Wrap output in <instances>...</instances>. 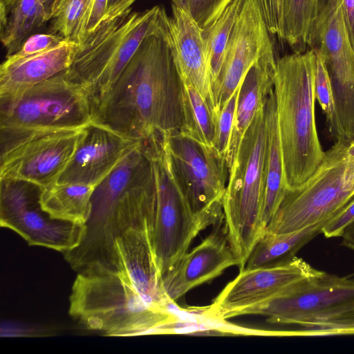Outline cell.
Returning a JSON list of instances; mask_svg holds the SVG:
<instances>
[{
    "instance_id": "1",
    "label": "cell",
    "mask_w": 354,
    "mask_h": 354,
    "mask_svg": "<svg viewBox=\"0 0 354 354\" xmlns=\"http://www.w3.org/2000/svg\"><path fill=\"white\" fill-rule=\"evenodd\" d=\"M183 88L166 31L151 35L97 109L93 120L141 140L158 132L180 131Z\"/></svg>"
},
{
    "instance_id": "2",
    "label": "cell",
    "mask_w": 354,
    "mask_h": 354,
    "mask_svg": "<svg viewBox=\"0 0 354 354\" xmlns=\"http://www.w3.org/2000/svg\"><path fill=\"white\" fill-rule=\"evenodd\" d=\"M315 66L311 49L277 60L274 91L288 190L301 187L325 155L315 121Z\"/></svg>"
},
{
    "instance_id": "3",
    "label": "cell",
    "mask_w": 354,
    "mask_h": 354,
    "mask_svg": "<svg viewBox=\"0 0 354 354\" xmlns=\"http://www.w3.org/2000/svg\"><path fill=\"white\" fill-rule=\"evenodd\" d=\"M153 178L127 190L104 227L111 243V266L153 308L171 311L153 243L156 193Z\"/></svg>"
},
{
    "instance_id": "4",
    "label": "cell",
    "mask_w": 354,
    "mask_h": 354,
    "mask_svg": "<svg viewBox=\"0 0 354 354\" xmlns=\"http://www.w3.org/2000/svg\"><path fill=\"white\" fill-rule=\"evenodd\" d=\"M69 301L71 316L109 336L160 330L179 320L171 311L151 306L115 269L99 262L77 274Z\"/></svg>"
},
{
    "instance_id": "5",
    "label": "cell",
    "mask_w": 354,
    "mask_h": 354,
    "mask_svg": "<svg viewBox=\"0 0 354 354\" xmlns=\"http://www.w3.org/2000/svg\"><path fill=\"white\" fill-rule=\"evenodd\" d=\"M167 17L160 6L140 12L131 9L101 22L77 46L71 66L64 73L86 92L94 113L142 41L166 31Z\"/></svg>"
},
{
    "instance_id": "6",
    "label": "cell",
    "mask_w": 354,
    "mask_h": 354,
    "mask_svg": "<svg viewBox=\"0 0 354 354\" xmlns=\"http://www.w3.org/2000/svg\"><path fill=\"white\" fill-rule=\"evenodd\" d=\"M264 99L242 138L223 197L227 237L240 271L266 231L268 123Z\"/></svg>"
},
{
    "instance_id": "7",
    "label": "cell",
    "mask_w": 354,
    "mask_h": 354,
    "mask_svg": "<svg viewBox=\"0 0 354 354\" xmlns=\"http://www.w3.org/2000/svg\"><path fill=\"white\" fill-rule=\"evenodd\" d=\"M348 142H335L313 175L288 190L265 233L294 232L338 215L354 197V161L346 156Z\"/></svg>"
},
{
    "instance_id": "8",
    "label": "cell",
    "mask_w": 354,
    "mask_h": 354,
    "mask_svg": "<svg viewBox=\"0 0 354 354\" xmlns=\"http://www.w3.org/2000/svg\"><path fill=\"white\" fill-rule=\"evenodd\" d=\"M167 133H155L145 141L153 172V243L162 277L187 253L198 234L207 227L192 212L178 178L169 151Z\"/></svg>"
},
{
    "instance_id": "9",
    "label": "cell",
    "mask_w": 354,
    "mask_h": 354,
    "mask_svg": "<svg viewBox=\"0 0 354 354\" xmlns=\"http://www.w3.org/2000/svg\"><path fill=\"white\" fill-rule=\"evenodd\" d=\"M93 118L88 94L64 71L0 105V136L82 129Z\"/></svg>"
},
{
    "instance_id": "10",
    "label": "cell",
    "mask_w": 354,
    "mask_h": 354,
    "mask_svg": "<svg viewBox=\"0 0 354 354\" xmlns=\"http://www.w3.org/2000/svg\"><path fill=\"white\" fill-rule=\"evenodd\" d=\"M246 315H261L270 323L299 326L353 317L354 279L320 271L292 283Z\"/></svg>"
},
{
    "instance_id": "11",
    "label": "cell",
    "mask_w": 354,
    "mask_h": 354,
    "mask_svg": "<svg viewBox=\"0 0 354 354\" xmlns=\"http://www.w3.org/2000/svg\"><path fill=\"white\" fill-rule=\"evenodd\" d=\"M86 127L0 136V180L27 181L41 189L58 183Z\"/></svg>"
},
{
    "instance_id": "12",
    "label": "cell",
    "mask_w": 354,
    "mask_h": 354,
    "mask_svg": "<svg viewBox=\"0 0 354 354\" xmlns=\"http://www.w3.org/2000/svg\"><path fill=\"white\" fill-rule=\"evenodd\" d=\"M172 163L194 214L208 227L224 216L229 178L225 156L181 131L167 133Z\"/></svg>"
},
{
    "instance_id": "13",
    "label": "cell",
    "mask_w": 354,
    "mask_h": 354,
    "mask_svg": "<svg viewBox=\"0 0 354 354\" xmlns=\"http://www.w3.org/2000/svg\"><path fill=\"white\" fill-rule=\"evenodd\" d=\"M41 189L24 180H0V223L22 236L29 245L59 252L80 247L87 226L53 219L39 203Z\"/></svg>"
},
{
    "instance_id": "14",
    "label": "cell",
    "mask_w": 354,
    "mask_h": 354,
    "mask_svg": "<svg viewBox=\"0 0 354 354\" xmlns=\"http://www.w3.org/2000/svg\"><path fill=\"white\" fill-rule=\"evenodd\" d=\"M318 51L330 76L335 109H354V50L341 0H317L307 38V48Z\"/></svg>"
},
{
    "instance_id": "15",
    "label": "cell",
    "mask_w": 354,
    "mask_h": 354,
    "mask_svg": "<svg viewBox=\"0 0 354 354\" xmlns=\"http://www.w3.org/2000/svg\"><path fill=\"white\" fill-rule=\"evenodd\" d=\"M270 35L258 1L245 0L230 35L220 71L212 82L216 116L253 64L274 50Z\"/></svg>"
},
{
    "instance_id": "16",
    "label": "cell",
    "mask_w": 354,
    "mask_h": 354,
    "mask_svg": "<svg viewBox=\"0 0 354 354\" xmlns=\"http://www.w3.org/2000/svg\"><path fill=\"white\" fill-rule=\"evenodd\" d=\"M319 272L295 256L274 267L244 269L226 285L205 312L220 320L246 315L292 283Z\"/></svg>"
},
{
    "instance_id": "17",
    "label": "cell",
    "mask_w": 354,
    "mask_h": 354,
    "mask_svg": "<svg viewBox=\"0 0 354 354\" xmlns=\"http://www.w3.org/2000/svg\"><path fill=\"white\" fill-rule=\"evenodd\" d=\"M58 183L96 186L144 140L93 120Z\"/></svg>"
},
{
    "instance_id": "18",
    "label": "cell",
    "mask_w": 354,
    "mask_h": 354,
    "mask_svg": "<svg viewBox=\"0 0 354 354\" xmlns=\"http://www.w3.org/2000/svg\"><path fill=\"white\" fill-rule=\"evenodd\" d=\"M224 216L216 222L214 231L190 252L185 253L165 275L166 293L174 301L194 288L220 276L239 262L230 245Z\"/></svg>"
},
{
    "instance_id": "19",
    "label": "cell",
    "mask_w": 354,
    "mask_h": 354,
    "mask_svg": "<svg viewBox=\"0 0 354 354\" xmlns=\"http://www.w3.org/2000/svg\"><path fill=\"white\" fill-rule=\"evenodd\" d=\"M166 38L182 80L196 88L214 112L211 71L203 30L185 7L171 4Z\"/></svg>"
},
{
    "instance_id": "20",
    "label": "cell",
    "mask_w": 354,
    "mask_h": 354,
    "mask_svg": "<svg viewBox=\"0 0 354 354\" xmlns=\"http://www.w3.org/2000/svg\"><path fill=\"white\" fill-rule=\"evenodd\" d=\"M77 48L66 40L46 51L11 59L0 67V105L10 103L30 88L70 68Z\"/></svg>"
},
{
    "instance_id": "21",
    "label": "cell",
    "mask_w": 354,
    "mask_h": 354,
    "mask_svg": "<svg viewBox=\"0 0 354 354\" xmlns=\"http://www.w3.org/2000/svg\"><path fill=\"white\" fill-rule=\"evenodd\" d=\"M277 60L274 50L266 53L253 64L240 84L226 156L229 173L247 129L265 96L274 87Z\"/></svg>"
},
{
    "instance_id": "22",
    "label": "cell",
    "mask_w": 354,
    "mask_h": 354,
    "mask_svg": "<svg viewBox=\"0 0 354 354\" xmlns=\"http://www.w3.org/2000/svg\"><path fill=\"white\" fill-rule=\"evenodd\" d=\"M153 174L144 141L95 186L92 198V212L88 224H103L110 219L122 195Z\"/></svg>"
},
{
    "instance_id": "23",
    "label": "cell",
    "mask_w": 354,
    "mask_h": 354,
    "mask_svg": "<svg viewBox=\"0 0 354 354\" xmlns=\"http://www.w3.org/2000/svg\"><path fill=\"white\" fill-rule=\"evenodd\" d=\"M264 100L268 123V149L263 223L266 229L288 189L285 183L274 87L267 93Z\"/></svg>"
},
{
    "instance_id": "24",
    "label": "cell",
    "mask_w": 354,
    "mask_h": 354,
    "mask_svg": "<svg viewBox=\"0 0 354 354\" xmlns=\"http://www.w3.org/2000/svg\"><path fill=\"white\" fill-rule=\"evenodd\" d=\"M95 186L59 183L41 189L39 203L52 218L87 226L92 212L91 198Z\"/></svg>"
},
{
    "instance_id": "25",
    "label": "cell",
    "mask_w": 354,
    "mask_h": 354,
    "mask_svg": "<svg viewBox=\"0 0 354 354\" xmlns=\"http://www.w3.org/2000/svg\"><path fill=\"white\" fill-rule=\"evenodd\" d=\"M332 219L291 233H265L252 251L244 269L270 268L287 262L304 244L321 233L322 228Z\"/></svg>"
},
{
    "instance_id": "26",
    "label": "cell",
    "mask_w": 354,
    "mask_h": 354,
    "mask_svg": "<svg viewBox=\"0 0 354 354\" xmlns=\"http://www.w3.org/2000/svg\"><path fill=\"white\" fill-rule=\"evenodd\" d=\"M5 28L0 31L6 57L15 53L31 33L50 21L42 0H17L10 8Z\"/></svg>"
},
{
    "instance_id": "27",
    "label": "cell",
    "mask_w": 354,
    "mask_h": 354,
    "mask_svg": "<svg viewBox=\"0 0 354 354\" xmlns=\"http://www.w3.org/2000/svg\"><path fill=\"white\" fill-rule=\"evenodd\" d=\"M183 125L181 131L197 141L213 147L216 116L198 90L183 81Z\"/></svg>"
},
{
    "instance_id": "28",
    "label": "cell",
    "mask_w": 354,
    "mask_h": 354,
    "mask_svg": "<svg viewBox=\"0 0 354 354\" xmlns=\"http://www.w3.org/2000/svg\"><path fill=\"white\" fill-rule=\"evenodd\" d=\"M93 0H54L50 32L79 46L85 37L87 19Z\"/></svg>"
},
{
    "instance_id": "29",
    "label": "cell",
    "mask_w": 354,
    "mask_h": 354,
    "mask_svg": "<svg viewBox=\"0 0 354 354\" xmlns=\"http://www.w3.org/2000/svg\"><path fill=\"white\" fill-rule=\"evenodd\" d=\"M244 2L245 0H232L217 20L206 31H203L212 82L220 71L230 35Z\"/></svg>"
},
{
    "instance_id": "30",
    "label": "cell",
    "mask_w": 354,
    "mask_h": 354,
    "mask_svg": "<svg viewBox=\"0 0 354 354\" xmlns=\"http://www.w3.org/2000/svg\"><path fill=\"white\" fill-rule=\"evenodd\" d=\"M317 0H284L282 19V41L293 53L307 48L308 29L315 10Z\"/></svg>"
},
{
    "instance_id": "31",
    "label": "cell",
    "mask_w": 354,
    "mask_h": 354,
    "mask_svg": "<svg viewBox=\"0 0 354 354\" xmlns=\"http://www.w3.org/2000/svg\"><path fill=\"white\" fill-rule=\"evenodd\" d=\"M315 55L314 88L316 100L326 114L332 136L336 129V113L332 82L326 62L322 55L313 50Z\"/></svg>"
},
{
    "instance_id": "32",
    "label": "cell",
    "mask_w": 354,
    "mask_h": 354,
    "mask_svg": "<svg viewBox=\"0 0 354 354\" xmlns=\"http://www.w3.org/2000/svg\"><path fill=\"white\" fill-rule=\"evenodd\" d=\"M240 85L216 115L213 147L226 158L231 138Z\"/></svg>"
},
{
    "instance_id": "33",
    "label": "cell",
    "mask_w": 354,
    "mask_h": 354,
    "mask_svg": "<svg viewBox=\"0 0 354 354\" xmlns=\"http://www.w3.org/2000/svg\"><path fill=\"white\" fill-rule=\"evenodd\" d=\"M232 0H187L185 8L206 31L219 17Z\"/></svg>"
},
{
    "instance_id": "34",
    "label": "cell",
    "mask_w": 354,
    "mask_h": 354,
    "mask_svg": "<svg viewBox=\"0 0 354 354\" xmlns=\"http://www.w3.org/2000/svg\"><path fill=\"white\" fill-rule=\"evenodd\" d=\"M66 40L62 36L50 32L32 34L24 41L18 50L6 58L15 59L36 55L55 48Z\"/></svg>"
},
{
    "instance_id": "35",
    "label": "cell",
    "mask_w": 354,
    "mask_h": 354,
    "mask_svg": "<svg viewBox=\"0 0 354 354\" xmlns=\"http://www.w3.org/2000/svg\"><path fill=\"white\" fill-rule=\"evenodd\" d=\"M295 333L302 335L354 333V316L299 326Z\"/></svg>"
},
{
    "instance_id": "36",
    "label": "cell",
    "mask_w": 354,
    "mask_h": 354,
    "mask_svg": "<svg viewBox=\"0 0 354 354\" xmlns=\"http://www.w3.org/2000/svg\"><path fill=\"white\" fill-rule=\"evenodd\" d=\"M268 30L280 40L282 36V19L284 0H257Z\"/></svg>"
},
{
    "instance_id": "37",
    "label": "cell",
    "mask_w": 354,
    "mask_h": 354,
    "mask_svg": "<svg viewBox=\"0 0 354 354\" xmlns=\"http://www.w3.org/2000/svg\"><path fill=\"white\" fill-rule=\"evenodd\" d=\"M354 220V197L345 205L342 211L326 224L321 233L326 238L341 236L346 227Z\"/></svg>"
},
{
    "instance_id": "38",
    "label": "cell",
    "mask_w": 354,
    "mask_h": 354,
    "mask_svg": "<svg viewBox=\"0 0 354 354\" xmlns=\"http://www.w3.org/2000/svg\"><path fill=\"white\" fill-rule=\"evenodd\" d=\"M107 3L108 0H93L87 19L85 37L97 28L105 15Z\"/></svg>"
},
{
    "instance_id": "39",
    "label": "cell",
    "mask_w": 354,
    "mask_h": 354,
    "mask_svg": "<svg viewBox=\"0 0 354 354\" xmlns=\"http://www.w3.org/2000/svg\"><path fill=\"white\" fill-rule=\"evenodd\" d=\"M136 1V0H108L107 8L100 23L110 21L131 10V6Z\"/></svg>"
},
{
    "instance_id": "40",
    "label": "cell",
    "mask_w": 354,
    "mask_h": 354,
    "mask_svg": "<svg viewBox=\"0 0 354 354\" xmlns=\"http://www.w3.org/2000/svg\"><path fill=\"white\" fill-rule=\"evenodd\" d=\"M349 39L354 50V0H341Z\"/></svg>"
},
{
    "instance_id": "41",
    "label": "cell",
    "mask_w": 354,
    "mask_h": 354,
    "mask_svg": "<svg viewBox=\"0 0 354 354\" xmlns=\"http://www.w3.org/2000/svg\"><path fill=\"white\" fill-rule=\"evenodd\" d=\"M341 236L342 245L354 251V220L346 227Z\"/></svg>"
},
{
    "instance_id": "42",
    "label": "cell",
    "mask_w": 354,
    "mask_h": 354,
    "mask_svg": "<svg viewBox=\"0 0 354 354\" xmlns=\"http://www.w3.org/2000/svg\"><path fill=\"white\" fill-rule=\"evenodd\" d=\"M346 156L348 160L354 161V138L347 144Z\"/></svg>"
},
{
    "instance_id": "43",
    "label": "cell",
    "mask_w": 354,
    "mask_h": 354,
    "mask_svg": "<svg viewBox=\"0 0 354 354\" xmlns=\"http://www.w3.org/2000/svg\"><path fill=\"white\" fill-rule=\"evenodd\" d=\"M46 8V12L50 16V9L54 0H42Z\"/></svg>"
},
{
    "instance_id": "44",
    "label": "cell",
    "mask_w": 354,
    "mask_h": 354,
    "mask_svg": "<svg viewBox=\"0 0 354 354\" xmlns=\"http://www.w3.org/2000/svg\"><path fill=\"white\" fill-rule=\"evenodd\" d=\"M8 8H10L17 0H0Z\"/></svg>"
},
{
    "instance_id": "45",
    "label": "cell",
    "mask_w": 354,
    "mask_h": 354,
    "mask_svg": "<svg viewBox=\"0 0 354 354\" xmlns=\"http://www.w3.org/2000/svg\"><path fill=\"white\" fill-rule=\"evenodd\" d=\"M172 3L185 7L187 0H171Z\"/></svg>"
}]
</instances>
